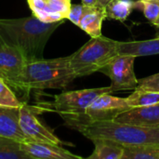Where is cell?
<instances>
[{"label":"cell","instance_id":"cell-30","mask_svg":"<svg viewBox=\"0 0 159 159\" xmlns=\"http://www.w3.org/2000/svg\"><path fill=\"white\" fill-rule=\"evenodd\" d=\"M0 46H1V44H0Z\"/></svg>","mask_w":159,"mask_h":159},{"label":"cell","instance_id":"cell-24","mask_svg":"<svg viewBox=\"0 0 159 159\" xmlns=\"http://www.w3.org/2000/svg\"><path fill=\"white\" fill-rule=\"evenodd\" d=\"M87 6L81 4V5H71L67 19L72 21L75 25L78 26L79 22L84 15V13L87 10Z\"/></svg>","mask_w":159,"mask_h":159},{"label":"cell","instance_id":"cell-20","mask_svg":"<svg viewBox=\"0 0 159 159\" xmlns=\"http://www.w3.org/2000/svg\"><path fill=\"white\" fill-rule=\"evenodd\" d=\"M130 107L148 106L159 103V91L154 90H136L126 98Z\"/></svg>","mask_w":159,"mask_h":159},{"label":"cell","instance_id":"cell-14","mask_svg":"<svg viewBox=\"0 0 159 159\" xmlns=\"http://www.w3.org/2000/svg\"><path fill=\"white\" fill-rule=\"evenodd\" d=\"M106 18V9L101 6L88 7L78 27H80L90 37L102 35V26Z\"/></svg>","mask_w":159,"mask_h":159},{"label":"cell","instance_id":"cell-31","mask_svg":"<svg viewBox=\"0 0 159 159\" xmlns=\"http://www.w3.org/2000/svg\"></svg>","mask_w":159,"mask_h":159},{"label":"cell","instance_id":"cell-23","mask_svg":"<svg viewBox=\"0 0 159 159\" xmlns=\"http://www.w3.org/2000/svg\"><path fill=\"white\" fill-rule=\"evenodd\" d=\"M135 89L159 91V73L139 80L138 86Z\"/></svg>","mask_w":159,"mask_h":159},{"label":"cell","instance_id":"cell-5","mask_svg":"<svg viewBox=\"0 0 159 159\" xmlns=\"http://www.w3.org/2000/svg\"><path fill=\"white\" fill-rule=\"evenodd\" d=\"M106 93L96 98L82 115H61L65 125L71 129L88 122L113 121L118 115L131 108L126 99Z\"/></svg>","mask_w":159,"mask_h":159},{"label":"cell","instance_id":"cell-29","mask_svg":"<svg viewBox=\"0 0 159 159\" xmlns=\"http://www.w3.org/2000/svg\"><path fill=\"white\" fill-rule=\"evenodd\" d=\"M0 79H2V77H1V75H0Z\"/></svg>","mask_w":159,"mask_h":159},{"label":"cell","instance_id":"cell-17","mask_svg":"<svg viewBox=\"0 0 159 159\" xmlns=\"http://www.w3.org/2000/svg\"><path fill=\"white\" fill-rule=\"evenodd\" d=\"M122 159H159V143L124 146Z\"/></svg>","mask_w":159,"mask_h":159},{"label":"cell","instance_id":"cell-6","mask_svg":"<svg viewBox=\"0 0 159 159\" xmlns=\"http://www.w3.org/2000/svg\"><path fill=\"white\" fill-rule=\"evenodd\" d=\"M106 93H113L111 87L62 92L54 96L53 102L43 103V107L41 108L54 111L60 116L82 115L96 98Z\"/></svg>","mask_w":159,"mask_h":159},{"label":"cell","instance_id":"cell-26","mask_svg":"<svg viewBox=\"0 0 159 159\" xmlns=\"http://www.w3.org/2000/svg\"><path fill=\"white\" fill-rule=\"evenodd\" d=\"M113 0H97V5L98 6H101V7H106V6Z\"/></svg>","mask_w":159,"mask_h":159},{"label":"cell","instance_id":"cell-3","mask_svg":"<svg viewBox=\"0 0 159 159\" xmlns=\"http://www.w3.org/2000/svg\"><path fill=\"white\" fill-rule=\"evenodd\" d=\"M74 129L86 138H104L115 141L123 146L159 143V127H143L116 121L88 122Z\"/></svg>","mask_w":159,"mask_h":159},{"label":"cell","instance_id":"cell-18","mask_svg":"<svg viewBox=\"0 0 159 159\" xmlns=\"http://www.w3.org/2000/svg\"><path fill=\"white\" fill-rule=\"evenodd\" d=\"M134 1L132 0H113L105 7L106 18L111 20L125 21L130 15L133 7Z\"/></svg>","mask_w":159,"mask_h":159},{"label":"cell","instance_id":"cell-10","mask_svg":"<svg viewBox=\"0 0 159 159\" xmlns=\"http://www.w3.org/2000/svg\"><path fill=\"white\" fill-rule=\"evenodd\" d=\"M34 17L45 22H56L67 19L71 0H27Z\"/></svg>","mask_w":159,"mask_h":159},{"label":"cell","instance_id":"cell-15","mask_svg":"<svg viewBox=\"0 0 159 159\" xmlns=\"http://www.w3.org/2000/svg\"><path fill=\"white\" fill-rule=\"evenodd\" d=\"M118 52L133 55L136 58L159 54V34L156 38L142 41H127L118 44Z\"/></svg>","mask_w":159,"mask_h":159},{"label":"cell","instance_id":"cell-25","mask_svg":"<svg viewBox=\"0 0 159 159\" xmlns=\"http://www.w3.org/2000/svg\"><path fill=\"white\" fill-rule=\"evenodd\" d=\"M82 4L87 6V7H94L98 6L97 5V0H81Z\"/></svg>","mask_w":159,"mask_h":159},{"label":"cell","instance_id":"cell-1","mask_svg":"<svg viewBox=\"0 0 159 159\" xmlns=\"http://www.w3.org/2000/svg\"><path fill=\"white\" fill-rule=\"evenodd\" d=\"M64 20L45 22L34 17L0 19V44L19 49L27 62L44 59L46 45Z\"/></svg>","mask_w":159,"mask_h":159},{"label":"cell","instance_id":"cell-19","mask_svg":"<svg viewBox=\"0 0 159 159\" xmlns=\"http://www.w3.org/2000/svg\"><path fill=\"white\" fill-rule=\"evenodd\" d=\"M20 142L0 137V159H30L21 149Z\"/></svg>","mask_w":159,"mask_h":159},{"label":"cell","instance_id":"cell-4","mask_svg":"<svg viewBox=\"0 0 159 159\" xmlns=\"http://www.w3.org/2000/svg\"><path fill=\"white\" fill-rule=\"evenodd\" d=\"M119 41L105 37H91L77 51L70 55V65L76 78L99 72L113 57L119 54Z\"/></svg>","mask_w":159,"mask_h":159},{"label":"cell","instance_id":"cell-28","mask_svg":"<svg viewBox=\"0 0 159 159\" xmlns=\"http://www.w3.org/2000/svg\"><path fill=\"white\" fill-rule=\"evenodd\" d=\"M152 1H158L159 2V0H152Z\"/></svg>","mask_w":159,"mask_h":159},{"label":"cell","instance_id":"cell-13","mask_svg":"<svg viewBox=\"0 0 159 159\" xmlns=\"http://www.w3.org/2000/svg\"><path fill=\"white\" fill-rule=\"evenodd\" d=\"M20 108L0 107V137L20 143L30 142L20 126Z\"/></svg>","mask_w":159,"mask_h":159},{"label":"cell","instance_id":"cell-12","mask_svg":"<svg viewBox=\"0 0 159 159\" xmlns=\"http://www.w3.org/2000/svg\"><path fill=\"white\" fill-rule=\"evenodd\" d=\"M21 149L30 159H82L68 150L61 147V145L49 143L28 142L20 143Z\"/></svg>","mask_w":159,"mask_h":159},{"label":"cell","instance_id":"cell-2","mask_svg":"<svg viewBox=\"0 0 159 159\" xmlns=\"http://www.w3.org/2000/svg\"><path fill=\"white\" fill-rule=\"evenodd\" d=\"M69 60L67 56L28 62L20 77V89L29 91L67 88L76 78Z\"/></svg>","mask_w":159,"mask_h":159},{"label":"cell","instance_id":"cell-22","mask_svg":"<svg viewBox=\"0 0 159 159\" xmlns=\"http://www.w3.org/2000/svg\"><path fill=\"white\" fill-rule=\"evenodd\" d=\"M133 7L143 11L145 18L151 22L155 23L159 17V2L152 0H138L134 1Z\"/></svg>","mask_w":159,"mask_h":159},{"label":"cell","instance_id":"cell-11","mask_svg":"<svg viewBox=\"0 0 159 159\" xmlns=\"http://www.w3.org/2000/svg\"><path fill=\"white\" fill-rule=\"evenodd\" d=\"M113 121L143 127H159V103L131 107L118 115Z\"/></svg>","mask_w":159,"mask_h":159},{"label":"cell","instance_id":"cell-8","mask_svg":"<svg viewBox=\"0 0 159 159\" xmlns=\"http://www.w3.org/2000/svg\"><path fill=\"white\" fill-rule=\"evenodd\" d=\"M20 113V126L30 142L49 143L58 145H72L66 143L57 137L49 129L44 126L36 117L34 108L27 105L25 102L19 109Z\"/></svg>","mask_w":159,"mask_h":159},{"label":"cell","instance_id":"cell-7","mask_svg":"<svg viewBox=\"0 0 159 159\" xmlns=\"http://www.w3.org/2000/svg\"><path fill=\"white\" fill-rule=\"evenodd\" d=\"M135 59L136 57L133 55L119 53L99 71L110 77L112 92L135 89L137 88L139 80L134 72Z\"/></svg>","mask_w":159,"mask_h":159},{"label":"cell","instance_id":"cell-27","mask_svg":"<svg viewBox=\"0 0 159 159\" xmlns=\"http://www.w3.org/2000/svg\"><path fill=\"white\" fill-rule=\"evenodd\" d=\"M154 25H155V26H157V27H159V17H158V19L157 20V21L154 23Z\"/></svg>","mask_w":159,"mask_h":159},{"label":"cell","instance_id":"cell-21","mask_svg":"<svg viewBox=\"0 0 159 159\" xmlns=\"http://www.w3.org/2000/svg\"><path fill=\"white\" fill-rule=\"evenodd\" d=\"M12 88L3 79H0V107L4 108H20L22 105Z\"/></svg>","mask_w":159,"mask_h":159},{"label":"cell","instance_id":"cell-9","mask_svg":"<svg viewBox=\"0 0 159 159\" xmlns=\"http://www.w3.org/2000/svg\"><path fill=\"white\" fill-rule=\"evenodd\" d=\"M22 53L9 46H0V75L12 89H20V81L27 64Z\"/></svg>","mask_w":159,"mask_h":159},{"label":"cell","instance_id":"cell-16","mask_svg":"<svg viewBox=\"0 0 159 159\" xmlns=\"http://www.w3.org/2000/svg\"><path fill=\"white\" fill-rule=\"evenodd\" d=\"M94 151L88 159H122L124 146L115 141L104 138L91 139Z\"/></svg>","mask_w":159,"mask_h":159}]
</instances>
